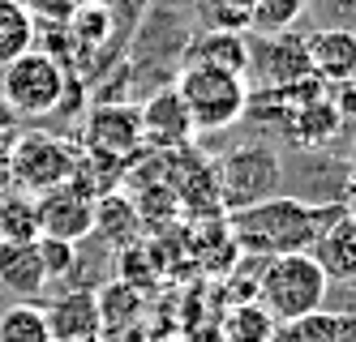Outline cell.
I'll return each mask as SVG.
<instances>
[{"label":"cell","mask_w":356,"mask_h":342,"mask_svg":"<svg viewBox=\"0 0 356 342\" xmlns=\"http://www.w3.org/2000/svg\"><path fill=\"white\" fill-rule=\"evenodd\" d=\"M339 214V205H309L300 197H266L258 205H245L227 214V235L236 253L245 257H288V253H309L326 223Z\"/></svg>","instance_id":"1"},{"label":"cell","mask_w":356,"mask_h":342,"mask_svg":"<svg viewBox=\"0 0 356 342\" xmlns=\"http://www.w3.org/2000/svg\"><path fill=\"white\" fill-rule=\"evenodd\" d=\"M330 291V278L309 253H288V257H270L262 274H258V300L279 325H292L322 312Z\"/></svg>","instance_id":"2"},{"label":"cell","mask_w":356,"mask_h":342,"mask_svg":"<svg viewBox=\"0 0 356 342\" xmlns=\"http://www.w3.org/2000/svg\"><path fill=\"white\" fill-rule=\"evenodd\" d=\"M176 94H181L185 112L193 120V133H223L249 112V77L227 73L211 65H185L176 77Z\"/></svg>","instance_id":"3"},{"label":"cell","mask_w":356,"mask_h":342,"mask_svg":"<svg viewBox=\"0 0 356 342\" xmlns=\"http://www.w3.org/2000/svg\"><path fill=\"white\" fill-rule=\"evenodd\" d=\"M0 94L17 116H47L69 94V65H60L52 51L31 47L26 56L0 69Z\"/></svg>","instance_id":"4"},{"label":"cell","mask_w":356,"mask_h":342,"mask_svg":"<svg viewBox=\"0 0 356 342\" xmlns=\"http://www.w3.org/2000/svg\"><path fill=\"white\" fill-rule=\"evenodd\" d=\"M215 176V193H219V205L232 214V210H245V205H258L266 197H275V184H279V154L266 146V142H245V146H232L223 159L211 167Z\"/></svg>","instance_id":"5"},{"label":"cell","mask_w":356,"mask_h":342,"mask_svg":"<svg viewBox=\"0 0 356 342\" xmlns=\"http://www.w3.org/2000/svg\"><path fill=\"white\" fill-rule=\"evenodd\" d=\"M9 171L26 193L43 197L60 189V184H73L82 171V154L69 142L52 137V133H22L9 150Z\"/></svg>","instance_id":"6"},{"label":"cell","mask_w":356,"mask_h":342,"mask_svg":"<svg viewBox=\"0 0 356 342\" xmlns=\"http://www.w3.org/2000/svg\"><path fill=\"white\" fill-rule=\"evenodd\" d=\"M35 205H39V235L78 244V240H86V235L95 231V193L82 189L78 180L43 193Z\"/></svg>","instance_id":"7"},{"label":"cell","mask_w":356,"mask_h":342,"mask_svg":"<svg viewBox=\"0 0 356 342\" xmlns=\"http://www.w3.org/2000/svg\"><path fill=\"white\" fill-rule=\"evenodd\" d=\"M142 120L129 103H99V108L86 116V150L95 159H134L142 150Z\"/></svg>","instance_id":"8"},{"label":"cell","mask_w":356,"mask_h":342,"mask_svg":"<svg viewBox=\"0 0 356 342\" xmlns=\"http://www.w3.org/2000/svg\"><path fill=\"white\" fill-rule=\"evenodd\" d=\"M275 128L292 146H300V150H322V146H330V142L343 133V120L335 112V103H330V86L318 90V94H305V99L288 103Z\"/></svg>","instance_id":"9"},{"label":"cell","mask_w":356,"mask_h":342,"mask_svg":"<svg viewBox=\"0 0 356 342\" xmlns=\"http://www.w3.org/2000/svg\"><path fill=\"white\" fill-rule=\"evenodd\" d=\"M305 56H309V73L322 86H343L356 82V31L348 26H322L305 39Z\"/></svg>","instance_id":"10"},{"label":"cell","mask_w":356,"mask_h":342,"mask_svg":"<svg viewBox=\"0 0 356 342\" xmlns=\"http://www.w3.org/2000/svg\"><path fill=\"white\" fill-rule=\"evenodd\" d=\"M249 69L262 73L266 90H284V86H300L309 82V56H305V43L296 35H270L258 47L249 43Z\"/></svg>","instance_id":"11"},{"label":"cell","mask_w":356,"mask_h":342,"mask_svg":"<svg viewBox=\"0 0 356 342\" xmlns=\"http://www.w3.org/2000/svg\"><path fill=\"white\" fill-rule=\"evenodd\" d=\"M138 120H142V142L159 146V150H185L189 137H197L185 103H181V94H176V86L150 94L146 108H138Z\"/></svg>","instance_id":"12"},{"label":"cell","mask_w":356,"mask_h":342,"mask_svg":"<svg viewBox=\"0 0 356 342\" xmlns=\"http://www.w3.org/2000/svg\"><path fill=\"white\" fill-rule=\"evenodd\" d=\"M43 317L52 342H99V334H104L95 291H65L43 308Z\"/></svg>","instance_id":"13"},{"label":"cell","mask_w":356,"mask_h":342,"mask_svg":"<svg viewBox=\"0 0 356 342\" xmlns=\"http://www.w3.org/2000/svg\"><path fill=\"white\" fill-rule=\"evenodd\" d=\"M309 257L322 266V274L330 282H356V219L339 210V214L326 223V231L318 235Z\"/></svg>","instance_id":"14"},{"label":"cell","mask_w":356,"mask_h":342,"mask_svg":"<svg viewBox=\"0 0 356 342\" xmlns=\"http://www.w3.org/2000/svg\"><path fill=\"white\" fill-rule=\"evenodd\" d=\"M185 65H211V69H227V73H249V39L236 31H202L189 47H185Z\"/></svg>","instance_id":"15"},{"label":"cell","mask_w":356,"mask_h":342,"mask_svg":"<svg viewBox=\"0 0 356 342\" xmlns=\"http://www.w3.org/2000/svg\"><path fill=\"white\" fill-rule=\"evenodd\" d=\"M0 287L13 291L17 300H35L47 274H43V261L35 253V244H0Z\"/></svg>","instance_id":"16"},{"label":"cell","mask_w":356,"mask_h":342,"mask_svg":"<svg viewBox=\"0 0 356 342\" xmlns=\"http://www.w3.org/2000/svg\"><path fill=\"white\" fill-rule=\"evenodd\" d=\"M279 330L284 325L262 308V300H232L219 325L223 342H279Z\"/></svg>","instance_id":"17"},{"label":"cell","mask_w":356,"mask_h":342,"mask_svg":"<svg viewBox=\"0 0 356 342\" xmlns=\"http://www.w3.org/2000/svg\"><path fill=\"white\" fill-rule=\"evenodd\" d=\"M279 342H356V312H314L279 330Z\"/></svg>","instance_id":"18"},{"label":"cell","mask_w":356,"mask_h":342,"mask_svg":"<svg viewBox=\"0 0 356 342\" xmlns=\"http://www.w3.org/2000/svg\"><path fill=\"white\" fill-rule=\"evenodd\" d=\"M35 47V17L17 0H0V69Z\"/></svg>","instance_id":"19"},{"label":"cell","mask_w":356,"mask_h":342,"mask_svg":"<svg viewBox=\"0 0 356 342\" xmlns=\"http://www.w3.org/2000/svg\"><path fill=\"white\" fill-rule=\"evenodd\" d=\"M0 342H52L47 317L35 300H17L0 312Z\"/></svg>","instance_id":"20"},{"label":"cell","mask_w":356,"mask_h":342,"mask_svg":"<svg viewBox=\"0 0 356 342\" xmlns=\"http://www.w3.org/2000/svg\"><path fill=\"white\" fill-rule=\"evenodd\" d=\"M39 240V205L35 197L0 201V244H35Z\"/></svg>","instance_id":"21"},{"label":"cell","mask_w":356,"mask_h":342,"mask_svg":"<svg viewBox=\"0 0 356 342\" xmlns=\"http://www.w3.org/2000/svg\"><path fill=\"white\" fill-rule=\"evenodd\" d=\"M65 31H69V43L78 51H90L112 35V9L108 5H78L65 17Z\"/></svg>","instance_id":"22"},{"label":"cell","mask_w":356,"mask_h":342,"mask_svg":"<svg viewBox=\"0 0 356 342\" xmlns=\"http://www.w3.org/2000/svg\"><path fill=\"white\" fill-rule=\"evenodd\" d=\"M300 13H305V0H253L249 31H258L262 39H270V35H292V26H296Z\"/></svg>","instance_id":"23"},{"label":"cell","mask_w":356,"mask_h":342,"mask_svg":"<svg viewBox=\"0 0 356 342\" xmlns=\"http://www.w3.org/2000/svg\"><path fill=\"white\" fill-rule=\"evenodd\" d=\"M138 227V205L134 201H124V197H104V201H95V231L104 235V240L112 244H124L134 235Z\"/></svg>","instance_id":"24"},{"label":"cell","mask_w":356,"mask_h":342,"mask_svg":"<svg viewBox=\"0 0 356 342\" xmlns=\"http://www.w3.org/2000/svg\"><path fill=\"white\" fill-rule=\"evenodd\" d=\"M35 253H39V261H43L47 282H52V278H65V274L73 270V261H78V244L52 240V235H39V240H35Z\"/></svg>","instance_id":"25"},{"label":"cell","mask_w":356,"mask_h":342,"mask_svg":"<svg viewBox=\"0 0 356 342\" xmlns=\"http://www.w3.org/2000/svg\"><path fill=\"white\" fill-rule=\"evenodd\" d=\"M22 9H26L35 22L43 17V22H65L69 13H73V0H17Z\"/></svg>","instance_id":"26"},{"label":"cell","mask_w":356,"mask_h":342,"mask_svg":"<svg viewBox=\"0 0 356 342\" xmlns=\"http://www.w3.org/2000/svg\"><path fill=\"white\" fill-rule=\"evenodd\" d=\"M330 103H335V112L348 124H356V82H343V86H330Z\"/></svg>","instance_id":"27"},{"label":"cell","mask_w":356,"mask_h":342,"mask_svg":"<svg viewBox=\"0 0 356 342\" xmlns=\"http://www.w3.org/2000/svg\"><path fill=\"white\" fill-rule=\"evenodd\" d=\"M339 210H343V214H352L356 219V171L343 180V193H339Z\"/></svg>","instance_id":"28"},{"label":"cell","mask_w":356,"mask_h":342,"mask_svg":"<svg viewBox=\"0 0 356 342\" xmlns=\"http://www.w3.org/2000/svg\"><path fill=\"white\" fill-rule=\"evenodd\" d=\"M78 5H108V0H73V9H78Z\"/></svg>","instance_id":"29"}]
</instances>
